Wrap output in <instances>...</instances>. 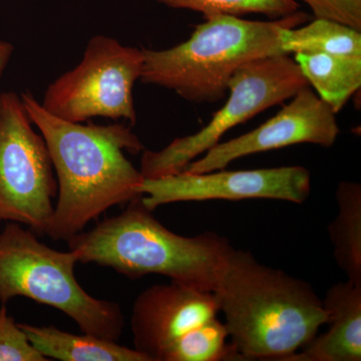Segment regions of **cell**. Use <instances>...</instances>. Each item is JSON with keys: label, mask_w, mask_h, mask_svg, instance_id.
Wrapping results in <instances>:
<instances>
[{"label": "cell", "mask_w": 361, "mask_h": 361, "mask_svg": "<svg viewBox=\"0 0 361 361\" xmlns=\"http://www.w3.org/2000/svg\"><path fill=\"white\" fill-rule=\"evenodd\" d=\"M20 97L47 144L58 182L45 234L68 241L109 209L142 196L144 177L125 152L137 155L144 146L129 127L68 122L45 111L30 92Z\"/></svg>", "instance_id": "6da1fadb"}, {"label": "cell", "mask_w": 361, "mask_h": 361, "mask_svg": "<svg viewBox=\"0 0 361 361\" xmlns=\"http://www.w3.org/2000/svg\"><path fill=\"white\" fill-rule=\"evenodd\" d=\"M230 343L242 361H283L326 324L322 299L307 282L234 249L215 292Z\"/></svg>", "instance_id": "7a4b0ae2"}, {"label": "cell", "mask_w": 361, "mask_h": 361, "mask_svg": "<svg viewBox=\"0 0 361 361\" xmlns=\"http://www.w3.org/2000/svg\"><path fill=\"white\" fill-rule=\"evenodd\" d=\"M142 196L118 215L66 241L78 262L109 267L130 279L158 274L217 291L234 251L229 239L212 232L194 237L176 234L154 217Z\"/></svg>", "instance_id": "3957f363"}, {"label": "cell", "mask_w": 361, "mask_h": 361, "mask_svg": "<svg viewBox=\"0 0 361 361\" xmlns=\"http://www.w3.org/2000/svg\"><path fill=\"white\" fill-rule=\"evenodd\" d=\"M307 13L268 21L248 20L231 14H214L195 26L186 42L168 49H142L140 80L173 90L192 103H217L228 94V84L242 66L284 54L285 28L302 25Z\"/></svg>", "instance_id": "277c9868"}, {"label": "cell", "mask_w": 361, "mask_h": 361, "mask_svg": "<svg viewBox=\"0 0 361 361\" xmlns=\"http://www.w3.org/2000/svg\"><path fill=\"white\" fill-rule=\"evenodd\" d=\"M75 252L58 251L21 224L7 223L0 233V302L26 297L73 319L84 334L118 341L125 327L122 308L90 295L75 277Z\"/></svg>", "instance_id": "5b68a950"}, {"label": "cell", "mask_w": 361, "mask_h": 361, "mask_svg": "<svg viewBox=\"0 0 361 361\" xmlns=\"http://www.w3.org/2000/svg\"><path fill=\"white\" fill-rule=\"evenodd\" d=\"M308 87L295 59L289 54L266 56L242 66L228 84L227 102L208 125L193 135L177 137L160 151L145 149L140 172L144 179L183 172L233 128L283 104Z\"/></svg>", "instance_id": "8992f818"}, {"label": "cell", "mask_w": 361, "mask_h": 361, "mask_svg": "<svg viewBox=\"0 0 361 361\" xmlns=\"http://www.w3.org/2000/svg\"><path fill=\"white\" fill-rule=\"evenodd\" d=\"M142 49L126 47L106 35L92 37L82 61L56 78L42 106L54 116L73 123L106 118L137 123L133 90L142 75Z\"/></svg>", "instance_id": "52a82bcc"}, {"label": "cell", "mask_w": 361, "mask_h": 361, "mask_svg": "<svg viewBox=\"0 0 361 361\" xmlns=\"http://www.w3.org/2000/svg\"><path fill=\"white\" fill-rule=\"evenodd\" d=\"M58 195L51 156L35 132L21 97L0 94V223L47 233Z\"/></svg>", "instance_id": "ba28073f"}, {"label": "cell", "mask_w": 361, "mask_h": 361, "mask_svg": "<svg viewBox=\"0 0 361 361\" xmlns=\"http://www.w3.org/2000/svg\"><path fill=\"white\" fill-rule=\"evenodd\" d=\"M311 192V173L301 166L256 170L183 172L144 179L140 193L151 211L179 202L273 199L302 204Z\"/></svg>", "instance_id": "9c48e42d"}, {"label": "cell", "mask_w": 361, "mask_h": 361, "mask_svg": "<svg viewBox=\"0 0 361 361\" xmlns=\"http://www.w3.org/2000/svg\"><path fill=\"white\" fill-rule=\"evenodd\" d=\"M336 116L310 87H305L257 129L230 141L218 142L191 161L184 171L201 174L222 170L243 157L293 145L313 144L330 148L341 133Z\"/></svg>", "instance_id": "30bf717a"}, {"label": "cell", "mask_w": 361, "mask_h": 361, "mask_svg": "<svg viewBox=\"0 0 361 361\" xmlns=\"http://www.w3.org/2000/svg\"><path fill=\"white\" fill-rule=\"evenodd\" d=\"M219 312L215 292L176 281L153 285L141 292L133 305L135 349L149 361H161L180 337Z\"/></svg>", "instance_id": "8fae6325"}, {"label": "cell", "mask_w": 361, "mask_h": 361, "mask_svg": "<svg viewBox=\"0 0 361 361\" xmlns=\"http://www.w3.org/2000/svg\"><path fill=\"white\" fill-rule=\"evenodd\" d=\"M329 329L316 334L283 361L361 360V283L350 280L330 287L322 300Z\"/></svg>", "instance_id": "7c38bea8"}, {"label": "cell", "mask_w": 361, "mask_h": 361, "mask_svg": "<svg viewBox=\"0 0 361 361\" xmlns=\"http://www.w3.org/2000/svg\"><path fill=\"white\" fill-rule=\"evenodd\" d=\"M30 341L47 360L61 361H149L137 349L90 334H71L54 326L20 323Z\"/></svg>", "instance_id": "4fadbf2b"}, {"label": "cell", "mask_w": 361, "mask_h": 361, "mask_svg": "<svg viewBox=\"0 0 361 361\" xmlns=\"http://www.w3.org/2000/svg\"><path fill=\"white\" fill-rule=\"evenodd\" d=\"M297 65L317 96L336 114L361 87V56L294 54Z\"/></svg>", "instance_id": "5bb4252c"}, {"label": "cell", "mask_w": 361, "mask_h": 361, "mask_svg": "<svg viewBox=\"0 0 361 361\" xmlns=\"http://www.w3.org/2000/svg\"><path fill=\"white\" fill-rule=\"evenodd\" d=\"M338 211L329 225L337 265L348 280L361 283V187L355 182H341L336 189Z\"/></svg>", "instance_id": "9a60e30c"}, {"label": "cell", "mask_w": 361, "mask_h": 361, "mask_svg": "<svg viewBox=\"0 0 361 361\" xmlns=\"http://www.w3.org/2000/svg\"><path fill=\"white\" fill-rule=\"evenodd\" d=\"M284 54H327L361 56V32L337 21L315 18L310 25L285 28Z\"/></svg>", "instance_id": "2e32d148"}, {"label": "cell", "mask_w": 361, "mask_h": 361, "mask_svg": "<svg viewBox=\"0 0 361 361\" xmlns=\"http://www.w3.org/2000/svg\"><path fill=\"white\" fill-rule=\"evenodd\" d=\"M161 361H242L224 322L212 318L180 337Z\"/></svg>", "instance_id": "e0dca14e"}, {"label": "cell", "mask_w": 361, "mask_h": 361, "mask_svg": "<svg viewBox=\"0 0 361 361\" xmlns=\"http://www.w3.org/2000/svg\"><path fill=\"white\" fill-rule=\"evenodd\" d=\"M176 9L198 11L204 18L214 14H231L243 16L257 13L271 20L285 18L296 13L299 4L295 0H158Z\"/></svg>", "instance_id": "ac0fdd59"}, {"label": "cell", "mask_w": 361, "mask_h": 361, "mask_svg": "<svg viewBox=\"0 0 361 361\" xmlns=\"http://www.w3.org/2000/svg\"><path fill=\"white\" fill-rule=\"evenodd\" d=\"M0 361H49L32 345L25 332L0 306Z\"/></svg>", "instance_id": "d6986e66"}, {"label": "cell", "mask_w": 361, "mask_h": 361, "mask_svg": "<svg viewBox=\"0 0 361 361\" xmlns=\"http://www.w3.org/2000/svg\"><path fill=\"white\" fill-rule=\"evenodd\" d=\"M315 18L337 21L361 32V0H304Z\"/></svg>", "instance_id": "ffe728a7"}, {"label": "cell", "mask_w": 361, "mask_h": 361, "mask_svg": "<svg viewBox=\"0 0 361 361\" xmlns=\"http://www.w3.org/2000/svg\"><path fill=\"white\" fill-rule=\"evenodd\" d=\"M13 51V45L11 42L0 39V80L11 61Z\"/></svg>", "instance_id": "44dd1931"}]
</instances>
